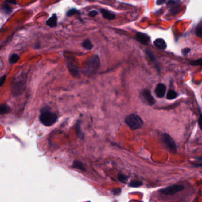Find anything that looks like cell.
Listing matches in <instances>:
<instances>
[{
  "mask_svg": "<svg viewBox=\"0 0 202 202\" xmlns=\"http://www.w3.org/2000/svg\"><path fill=\"white\" fill-rule=\"evenodd\" d=\"M120 192H121V189L118 188L112 190V193L115 195H118V194L120 193Z\"/></svg>",
  "mask_w": 202,
  "mask_h": 202,
  "instance_id": "cell-30",
  "label": "cell"
},
{
  "mask_svg": "<svg viewBox=\"0 0 202 202\" xmlns=\"http://www.w3.org/2000/svg\"><path fill=\"white\" fill-rule=\"evenodd\" d=\"M46 25H48L49 27L53 28L57 26L58 25V16L57 14L54 13L46 22Z\"/></svg>",
  "mask_w": 202,
  "mask_h": 202,
  "instance_id": "cell-10",
  "label": "cell"
},
{
  "mask_svg": "<svg viewBox=\"0 0 202 202\" xmlns=\"http://www.w3.org/2000/svg\"><path fill=\"white\" fill-rule=\"evenodd\" d=\"M11 111V108L7 104H3L0 107V113L1 114H7Z\"/></svg>",
  "mask_w": 202,
  "mask_h": 202,
  "instance_id": "cell-16",
  "label": "cell"
},
{
  "mask_svg": "<svg viewBox=\"0 0 202 202\" xmlns=\"http://www.w3.org/2000/svg\"><path fill=\"white\" fill-rule=\"evenodd\" d=\"M51 107L49 106H46L41 110L39 115V120L45 126H51L53 125L58 120V116L55 113L51 111Z\"/></svg>",
  "mask_w": 202,
  "mask_h": 202,
  "instance_id": "cell-1",
  "label": "cell"
},
{
  "mask_svg": "<svg viewBox=\"0 0 202 202\" xmlns=\"http://www.w3.org/2000/svg\"><path fill=\"white\" fill-rule=\"evenodd\" d=\"M80 14V12L78 11V9H75V8H72V9H69L67 13H66V15L67 17H71L75 14Z\"/></svg>",
  "mask_w": 202,
  "mask_h": 202,
  "instance_id": "cell-22",
  "label": "cell"
},
{
  "mask_svg": "<svg viewBox=\"0 0 202 202\" xmlns=\"http://www.w3.org/2000/svg\"><path fill=\"white\" fill-rule=\"evenodd\" d=\"M190 51H191V49L190 48H184V49H183L181 50V52H182V54L183 55H184L185 56H186V55H187L190 53Z\"/></svg>",
  "mask_w": 202,
  "mask_h": 202,
  "instance_id": "cell-27",
  "label": "cell"
},
{
  "mask_svg": "<svg viewBox=\"0 0 202 202\" xmlns=\"http://www.w3.org/2000/svg\"><path fill=\"white\" fill-rule=\"evenodd\" d=\"M20 59V56L17 53H14L10 56L9 58V62L10 64H15Z\"/></svg>",
  "mask_w": 202,
  "mask_h": 202,
  "instance_id": "cell-21",
  "label": "cell"
},
{
  "mask_svg": "<svg viewBox=\"0 0 202 202\" xmlns=\"http://www.w3.org/2000/svg\"><path fill=\"white\" fill-rule=\"evenodd\" d=\"M145 53L146 54V55L148 56V58L150 59L151 60H152L153 62L157 64V58L155 56V55L152 53V51L149 50V49H146L145 50Z\"/></svg>",
  "mask_w": 202,
  "mask_h": 202,
  "instance_id": "cell-18",
  "label": "cell"
},
{
  "mask_svg": "<svg viewBox=\"0 0 202 202\" xmlns=\"http://www.w3.org/2000/svg\"><path fill=\"white\" fill-rule=\"evenodd\" d=\"M196 160L200 161V162L199 163H195V164H193L194 167H202V157H200V158H196Z\"/></svg>",
  "mask_w": 202,
  "mask_h": 202,
  "instance_id": "cell-26",
  "label": "cell"
},
{
  "mask_svg": "<svg viewBox=\"0 0 202 202\" xmlns=\"http://www.w3.org/2000/svg\"><path fill=\"white\" fill-rule=\"evenodd\" d=\"M154 45L160 49H165L167 47V45L165 40L162 38H158L154 41Z\"/></svg>",
  "mask_w": 202,
  "mask_h": 202,
  "instance_id": "cell-11",
  "label": "cell"
},
{
  "mask_svg": "<svg viewBox=\"0 0 202 202\" xmlns=\"http://www.w3.org/2000/svg\"><path fill=\"white\" fill-rule=\"evenodd\" d=\"M141 96L142 99L145 100V101L148 104V105H153L155 104L156 101L154 97L152 96L151 93L148 90H143L141 93Z\"/></svg>",
  "mask_w": 202,
  "mask_h": 202,
  "instance_id": "cell-7",
  "label": "cell"
},
{
  "mask_svg": "<svg viewBox=\"0 0 202 202\" xmlns=\"http://www.w3.org/2000/svg\"><path fill=\"white\" fill-rule=\"evenodd\" d=\"M177 96H178V94L175 91H174L173 90H170L167 93V98L169 100H173V99L177 98Z\"/></svg>",
  "mask_w": 202,
  "mask_h": 202,
  "instance_id": "cell-20",
  "label": "cell"
},
{
  "mask_svg": "<svg viewBox=\"0 0 202 202\" xmlns=\"http://www.w3.org/2000/svg\"><path fill=\"white\" fill-rule=\"evenodd\" d=\"M73 168L75 169H80L81 170H85L84 165H83V164L78 161H75L72 164V166Z\"/></svg>",
  "mask_w": 202,
  "mask_h": 202,
  "instance_id": "cell-19",
  "label": "cell"
},
{
  "mask_svg": "<svg viewBox=\"0 0 202 202\" xmlns=\"http://www.w3.org/2000/svg\"><path fill=\"white\" fill-rule=\"evenodd\" d=\"M100 58L97 55H94L92 59L90 61V64L88 65L87 72L89 73L90 75L95 74L97 71L98 69L100 67Z\"/></svg>",
  "mask_w": 202,
  "mask_h": 202,
  "instance_id": "cell-4",
  "label": "cell"
},
{
  "mask_svg": "<svg viewBox=\"0 0 202 202\" xmlns=\"http://www.w3.org/2000/svg\"><path fill=\"white\" fill-rule=\"evenodd\" d=\"M143 183L141 181H138V180H134L132 181L129 184V186L131 187H139L142 185Z\"/></svg>",
  "mask_w": 202,
  "mask_h": 202,
  "instance_id": "cell-23",
  "label": "cell"
},
{
  "mask_svg": "<svg viewBox=\"0 0 202 202\" xmlns=\"http://www.w3.org/2000/svg\"><path fill=\"white\" fill-rule=\"evenodd\" d=\"M1 9L2 12H4L5 14H10L13 11L12 9L10 7L9 4L7 2V1L4 2V4L2 5Z\"/></svg>",
  "mask_w": 202,
  "mask_h": 202,
  "instance_id": "cell-14",
  "label": "cell"
},
{
  "mask_svg": "<svg viewBox=\"0 0 202 202\" xmlns=\"http://www.w3.org/2000/svg\"><path fill=\"white\" fill-rule=\"evenodd\" d=\"M166 1L164 0H158L157 1V5H162V4L165 3Z\"/></svg>",
  "mask_w": 202,
  "mask_h": 202,
  "instance_id": "cell-34",
  "label": "cell"
},
{
  "mask_svg": "<svg viewBox=\"0 0 202 202\" xmlns=\"http://www.w3.org/2000/svg\"><path fill=\"white\" fill-rule=\"evenodd\" d=\"M190 64L191 65H193V66H200L202 67V58H200V59H197V60H193V61H192Z\"/></svg>",
  "mask_w": 202,
  "mask_h": 202,
  "instance_id": "cell-24",
  "label": "cell"
},
{
  "mask_svg": "<svg viewBox=\"0 0 202 202\" xmlns=\"http://www.w3.org/2000/svg\"><path fill=\"white\" fill-rule=\"evenodd\" d=\"M195 34L197 37L202 38V20L196 26L195 29Z\"/></svg>",
  "mask_w": 202,
  "mask_h": 202,
  "instance_id": "cell-17",
  "label": "cell"
},
{
  "mask_svg": "<svg viewBox=\"0 0 202 202\" xmlns=\"http://www.w3.org/2000/svg\"><path fill=\"white\" fill-rule=\"evenodd\" d=\"M81 46L86 50H88V51L91 50L93 48V44L89 39H87L84 40L82 43Z\"/></svg>",
  "mask_w": 202,
  "mask_h": 202,
  "instance_id": "cell-15",
  "label": "cell"
},
{
  "mask_svg": "<svg viewBox=\"0 0 202 202\" xmlns=\"http://www.w3.org/2000/svg\"><path fill=\"white\" fill-rule=\"evenodd\" d=\"M68 68V69L71 73V74L73 76H78L80 75V72L78 71V69L73 65V64L72 62H68L67 64Z\"/></svg>",
  "mask_w": 202,
  "mask_h": 202,
  "instance_id": "cell-13",
  "label": "cell"
},
{
  "mask_svg": "<svg viewBox=\"0 0 202 202\" xmlns=\"http://www.w3.org/2000/svg\"><path fill=\"white\" fill-rule=\"evenodd\" d=\"M125 123L132 130H137L143 126V122L142 118L136 114H131L125 118Z\"/></svg>",
  "mask_w": 202,
  "mask_h": 202,
  "instance_id": "cell-3",
  "label": "cell"
},
{
  "mask_svg": "<svg viewBox=\"0 0 202 202\" xmlns=\"http://www.w3.org/2000/svg\"><path fill=\"white\" fill-rule=\"evenodd\" d=\"M98 11L96 10H92L89 13V16L91 17H95L96 16H97L98 14Z\"/></svg>",
  "mask_w": 202,
  "mask_h": 202,
  "instance_id": "cell-28",
  "label": "cell"
},
{
  "mask_svg": "<svg viewBox=\"0 0 202 202\" xmlns=\"http://www.w3.org/2000/svg\"><path fill=\"white\" fill-rule=\"evenodd\" d=\"M26 80L23 76H19L14 79L11 85V91L15 95H18L23 92L25 89Z\"/></svg>",
  "mask_w": 202,
  "mask_h": 202,
  "instance_id": "cell-2",
  "label": "cell"
},
{
  "mask_svg": "<svg viewBox=\"0 0 202 202\" xmlns=\"http://www.w3.org/2000/svg\"><path fill=\"white\" fill-rule=\"evenodd\" d=\"M162 141L165 145L169 148L170 151L173 153H176L177 152V147L176 143L173 138L170 135L165 133L162 135Z\"/></svg>",
  "mask_w": 202,
  "mask_h": 202,
  "instance_id": "cell-5",
  "label": "cell"
},
{
  "mask_svg": "<svg viewBox=\"0 0 202 202\" xmlns=\"http://www.w3.org/2000/svg\"><path fill=\"white\" fill-rule=\"evenodd\" d=\"M198 124H199V126L200 127V129L202 130V114L200 115V117L199 118V120H198Z\"/></svg>",
  "mask_w": 202,
  "mask_h": 202,
  "instance_id": "cell-32",
  "label": "cell"
},
{
  "mask_svg": "<svg viewBox=\"0 0 202 202\" xmlns=\"http://www.w3.org/2000/svg\"><path fill=\"white\" fill-rule=\"evenodd\" d=\"M128 178H129L128 176L122 174H120L118 176V179L119 180V181L123 183H125L128 180Z\"/></svg>",
  "mask_w": 202,
  "mask_h": 202,
  "instance_id": "cell-25",
  "label": "cell"
},
{
  "mask_svg": "<svg viewBox=\"0 0 202 202\" xmlns=\"http://www.w3.org/2000/svg\"><path fill=\"white\" fill-rule=\"evenodd\" d=\"M100 11L103 15V17H104V18L111 20L115 19L116 17L115 14L112 13L111 12L107 10L106 9H101L100 10Z\"/></svg>",
  "mask_w": 202,
  "mask_h": 202,
  "instance_id": "cell-12",
  "label": "cell"
},
{
  "mask_svg": "<svg viewBox=\"0 0 202 202\" xmlns=\"http://www.w3.org/2000/svg\"><path fill=\"white\" fill-rule=\"evenodd\" d=\"M184 189H185V187L183 185H174L161 190L160 192L161 193L165 195H173L177 193Z\"/></svg>",
  "mask_w": 202,
  "mask_h": 202,
  "instance_id": "cell-6",
  "label": "cell"
},
{
  "mask_svg": "<svg viewBox=\"0 0 202 202\" xmlns=\"http://www.w3.org/2000/svg\"><path fill=\"white\" fill-rule=\"evenodd\" d=\"M6 77H7L6 75H4V76H2L1 77V79H0V83H1L0 85L1 86H2V85L4 83L5 81L6 80Z\"/></svg>",
  "mask_w": 202,
  "mask_h": 202,
  "instance_id": "cell-29",
  "label": "cell"
},
{
  "mask_svg": "<svg viewBox=\"0 0 202 202\" xmlns=\"http://www.w3.org/2000/svg\"><path fill=\"white\" fill-rule=\"evenodd\" d=\"M178 10H179V7H174L173 9H171V12L172 14H176L178 13Z\"/></svg>",
  "mask_w": 202,
  "mask_h": 202,
  "instance_id": "cell-31",
  "label": "cell"
},
{
  "mask_svg": "<svg viewBox=\"0 0 202 202\" xmlns=\"http://www.w3.org/2000/svg\"><path fill=\"white\" fill-rule=\"evenodd\" d=\"M178 2H180V1H169V2H167V5H170V4H177Z\"/></svg>",
  "mask_w": 202,
  "mask_h": 202,
  "instance_id": "cell-33",
  "label": "cell"
},
{
  "mask_svg": "<svg viewBox=\"0 0 202 202\" xmlns=\"http://www.w3.org/2000/svg\"><path fill=\"white\" fill-rule=\"evenodd\" d=\"M135 39L138 42L145 45H148L150 41V37L147 34L142 32H138L136 34Z\"/></svg>",
  "mask_w": 202,
  "mask_h": 202,
  "instance_id": "cell-8",
  "label": "cell"
},
{
  "mask_svg": "<svg viewBox=\"0 0 202 202\" xmlns=\"http://www.w3.org/2000/svg\"><path fill=\"white\" fill-rule=\"evenodd\" d=\"M167 90V87L165 85L162 84V83H159L157 85L156 88H155V94L156 95L158 98H162L164 97L165 94Z\"/></svg>",
  "mask_w": 202,
  "mask_h": 202,
  "instance_id": "cell-9",
  "label": "cell"
},
{
  "mask_svg": "<svg viewBox=\"0 0 202 202\" xmlns=\"http://www.w3.org/2000/svg\"><path fill=\"white\" fill-rule=\"evenodd\" d=\"M39 47H40V46H39V43H37V44L34 46V48H35V49H36V48H39Z\"/></svg>",
  "mask_w": 202,
  "mask_h": 202,
  "instance_id": "cell-35",
  "label": "cell"
}]
</instances>
